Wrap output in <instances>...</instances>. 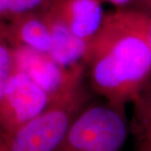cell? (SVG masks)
<instances>
[{"instance_id":"10","label":"cell","mask_w":151,"mask_h":151,"mask_svg":"<svg viewBox=\"0 0 151 151\" xmlns=\"http://www.w3.org/2000/svg\"><path fill=\"white\" fill-rule=\"evenodd\" d=\"M15 69L14 46L8 36L6 22L0 20V104L6 84Z\"/></svg>"},{"instance_id":"6","label":"cell","mask_w":151,"mask_h":151,"mask_svg":"<svg viewBox=\"0 0 151 151\" xmlns=\"http://www.w3.org/2000/svg\"><path fill=\"white\" fill-rule=\"evenodd\" d=\"M14 52L17 69L25 72L48 94L50 99L65 88L79 65L65 68L48 54L23 47H14Z\"/></svg>"},{"instance_id":"1","label":"cell","mask_w":151,"mask_h":151,"mask_svg":"<svg viewBox=\"0 0 151 151\" xmlns=\"http://www.w3.org/2000/svg\"><path fill=\"white\" fill-rule=\"evenodd\" d=\"M149 14L137 8L115 9L87 42L83 59L92 92L126 107L151 79Z\"/></svg>"},{"instance_id":"15","label":"cell","mask_w":151,"mask_h":151,"mask_svg":"<svg viewBox=\"0 0 151 151\" xmlns=\"http://www.w3.org/2000/svg\"><path fill=\"white\" fill-rule=\"evenodd\" d=\"M0 151H8V148H7L5 142L1 138H0Z\"/></svg>"},{"instance_id":"11","label":"cell","mask_w":151,"mask_h":151,"mask_svg":"<svg viewBox=\"0 0 151 151\" xmlns=\"http://www.w3.org/2000/svg\"><path fill=\"white\" fill-rule=\"evenodd\" d=\"M49 0H0V20L9 21L17 16L41 11Z\"/></svg>"},{"instance_id":"4","label":"cell","mask_w":151,"mask_h":151,"mask_svg":"<svg viewBox=\"0 0 151 151\" xmlns=\"http://www.w3.org/2000/svg\"><path fill=\"white\" fill-rule=\"evenodd\" d=\"M50 97L29 76L15 69L0 104V138L5 142L23 125L46 108Z\"/></svg>"},{"instance_id":"9","label":"cell","mask_w":151,"mask_h":151,"mask_svg":"<svg viewBox=\"0 0 151 151\" xmlns=\"http://www.w3.org/2000/svg\"><path fill=\"white\" fill-rule=\"evenodd\" d=\"M131 103L129 134L133 151H151V79Z\"/></svg>"},{"instance_id":"2","label":"cell","mask_w":151,"mask_h":151,"mask_svg":"<svg viewBox=\"0 0 151 151\" xmlns=\"http://www.w3.org/2000/svg\"><path fill=\"white\" fill-rule=\"evenodd\" d=\"M85 65L76 69L69 83L46 108L23 125L6 142L8 151H53L81 111L93 102Z\"/></svg>"},{"instance_id":"12","label":"cell","mask_w":151,"mask_h":151,"mask_svg":"<svg viewBox=\"0 0 151 151\" xmlns=\"http://www.w3.org/2000/svg\"><path fill=\"white\" fill-rule=\"evenodd\" d=\"M106 2L115 7V9H125V8H134L138 0H101Z\"/></svg>"},{"instance_id":"8","label":"cell","mask_w":151,"mask_h":151,"mask_svg":"<svg viewBox=\"0 0 151 151\" xmlns=\"http://www.w3.org/2000/svg\"><path fill=\"white\" fill-rule=\"evenodd\" d=\"M41 11L48 24L52 39L49 55L65 68L83 63L87 42L76 37L68 28L45 9Z\"/></svg>"},{"instance_id":"13","label":"cell","mask_w":151,"mask_h":151,"mask_svg":"<svg viewBox=\"0 0 151 151\" xmlns=\"http://www.w3.org/2000/svg\"><path fill=\"white\" fill-rule=\"evenodd\" d=\"M134 8L151 14V0H138Z\"/></svg>"},{"instance_id":"5","label":"cell","mask_w":151,"mask_h":151,"mask_svg":"<svg viewBox=\"0 0 151 151\" xmlns=\"http://www.w3.org/2000/svg\"><path fill=\"white\" fill-rule=\"evenodd\" d=\"M101 0H49L45 9L88 42L98 31L105 14Z\"/></svg>"},{"instance_id":"3","label":"cell","mask_w":151,"mask_h":151,"mask_svg":"<svg viewBox=\"0 0 151 151\" xmlns=\"http://www.w3.org/2000/svg\"><path fill=\"white\" fill-rule=\"evenodd\" d=\"M129 135L126 107L92 102L53 151H123Z\"/></svg>"},{"instance_id":"7","label":"cell","mask_w":151,"mask_h":151,"mask_svg":"<svg viewBox=\"0 0 151 151\" xmlns=\"http://www.w3.org/2000/svg\"><path fill=\"white\" fill-rule=\"evenodd\" d=\"M5 22L8 36L14 47L49 55L52 39L42 11L25 14Z\"/></svg>"},{"instance_id":"14","label":"cell","mask_w":151,"mask_h":151,"mask_svg":"<svg viewBox=\"0 0 151 151\" xmlns=\"http://www.w3.org/2000/svg\"><path fill=\"white\" fill-rule=\"evenodd\" d=\"M149 14V13H148ZM147 36H148V40L149 44L151 48V14H149V18H148V24H147Z\"/></svg>"}]
</instances>
